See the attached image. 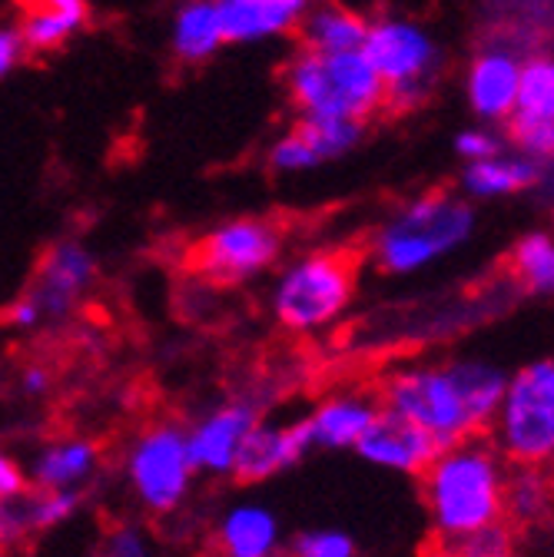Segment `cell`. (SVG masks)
Returning <instances> with one entry per match:
<instances>
[{
	"label": "cell",
	"instance_id": "603a6c76",
	"mask_svg": "<svg viewBox=\"0 0 554 557\" xmlns=\"http://www.w3.org/2000/svg\"><path fill=\"white\" fill-rule=\"evenodd\" d=\"M223 44L226 40H223V27H220V14L213 0H186L170 27L173 53L186 63H199L220 53Z\"/></svg>",
	"mask_w": 554,
	"mask_h": 557
},
{
	"label": "cell",
	"instance_id": "8fae6325",
	"mask_svg": "<svg viewBox=\"0 0 554 557\" xmlns=\"http://www.w3.org/2000/svg\"><path fill=\"white\" fill-rule=\"evenodd\" d=\"M521 47L512 37H498L484 44L465 74V97L471 113L484 123H505L515 110L518 97V77H521Z\"/></svg>",
	"mask_w": 554,
	"mask_h": 557
},
{
	"label": "cell",
	"instance_id": "ba28073f",
	"mask_svg": "<svg viewBox=\"0 0 554 557\" xmlns=\"http://www.w3.org/2000/svg\"><path fill=\"white\" fill-rule=\"evenodd\" d=\"M283 246L286 236L272 220L239 216L196 239L189 252V269L213 286H243L280 262Z\"/></svg>",
	"mask_w": 554,
	"mask_h": 557
},
{
	"label": "cell",
	"instance_id": "f1b7e54d",
	"mask_svg": "<svg viewBox=\"0 0 554 557\" xmlns=\"http://www.w3.org/2000/svg\"><path fill=\"white\" fill-rule=\"evenodd\" d=\"M24 502H27L30 531H50L81 511L84 495L81 492H37L34 498H24Z\"/></svg>",
	"mask_w": 554,
	"mask_h": 557
},
{
	"label": "cell",
	"instance_id": "d590c367",
	"mask_svg": "<svg viewBox=\"0 0 554 557\" xmlns=\"http://www.w3.org/2000/svg\"><path fill=\"white\" fill-rule=\"evenodd\" d=\"M44 322V315H40V309H37V302L30 299V296H21L14 306H11V312H8V325H14V329H21V332H30V329H37Z\"/></svg>",
	"mask_w": 554,
	"mask_h": 557
},
{
	"label": "cell",
	"instance_id": "ab89813d",
	"mask_svg": "<svg viewBox=\"0 0 554 557\" xmlns=\"http://www.w3.org/2000/svg\"><path fill=\"white\" fill-rule=\"evenodd\" d=\"M306 4H322V0H306Z\"/></svg>",
	"mask_w": 554,
	"mask_h": 557
},
{
	"label": "cell",
	"instance_id": "9c48e42d",
	"mask_svg": "<svg viewBox=\"0 0 554 557\" xmlns=\"http://www.w3.org/2000/svg\"><path fill=\"white\" fill-rule=\"evenodd\" d=\"M359 50L369 57L385 90L395 87L432 90L442 50L422 24H415L408 17H376L366 24V37Z\"/></svg>",
	"mask_w": 554,
	"mask_h": 557
},
{
	"label": "cell",
	"instance_id": "1f68e13d",
	"mask_svg": "<svg viewBox=\"0 0 554 557\" xmlns=\"http://www.w3.org/2000/svg\"><path fill=\"white\" fill-rule=\"evenodd\" d=\"M103 557H153L150 537L140 528H113L107 544H103Z\"/></svg>",
	"mask_w": 554,
	"mask_h": 557
},
{
	"label": "cell",
	"instance_id": "7c38bea8",
	"mask_svg": "<svg viewBox=\"0 0 554 557\" xmlns=\"http://www.w3.org/2000/svg\"><path fill=\"white\" fill-rule=\"evenodd\" d=\"M94 278H97V256L77 239H60L40 259L27 296L37 302L44 322L66 319L77 309V302L90 293Z\"/></svg>",
	"mask_w": 554,
	"mask_h": 557
},
{
	"label": "cell",
	"instance_id": "277c9868",
	"mask_svg": "<svg viewBox=\"0 0 554 557\" xmlns=\"http://www.w3.org/2000/svg\"><path fill=\"white\" fill-rule=\"evenodd\" d=\"M286 87L303 116H345L362 123L385 107V84L362 50H303L286 66Z\"/></svg>",
	"mask_w": 554,
	"mask_h": 557
},
{
	"label": "cell",
	"instance_id": "74e56055",
	"mask_svg": "<svg viewBox=\"0 0 554 557\" xmlns=\"http://www.w3.org/2000/svg\"><path fill=\"white\" fill-rule=\"evenodd\" d=\"M40 8H50V11L87 21V0H40Z\"/></svg>",
	"mask_w": 554,
	"mask_h": 557
},
{
	"label": "cell",
	"instance_id": "836d02e7",
	"mask_svg": "<svg viewBox=\"0 0 554 557\" xmlns=\"http://www.w3.org/2000/svg\"><path fill=\"white\" fill-rule=\"evenodd\" d=\"M27 531H30V521H27L24 495L14 502H0V541H17Z\"/></svg>",
	"mask_w": 554,
	"mask_h": 557
},
{
	"label": "cell",
	"instance_id": "ac0fdd59",
	"mask_svg": "<svg viewBox=\"0 0 554 557\" xmlns=\"http://www.w3.org/2000/svg\"><path fill=\"white\" fill-rule=\"evenodd\" d=\"M226 44H262L299 27L306 0H213Z\"/></svg>",
	"mask_w": 554,
	"mask_h": 557
},
{
	"label": "cell",
	"instance_id": "d4e9b609",
	"mask_svg": "<svg viewBox=\"0 0 554 557\" xmlns=\"http://www.w3.org/2000/svg\"><path fill=\"white\" fill-rule=\"evenodd\" d=\"M296 133L306 139V147L316 153L319 163H329L353 153L366 129L359 120H345V116H303Z\"/></svg>",
	"mask_w": 554,
	"mask_h": 557
},
{
	"label": "cell",
	"instance_id": "e0dca14e",
	"mask_svg": "<svg viewBox=\"0 0 554 557\" xmlns=\"http://www.w3.org/2000/svg\"><path fill=\"white\" fill-rule=\"evenodd\" d=\"M547 170H551V163H541L518 150H502L498 157L465 163L458 186H461L465 199H478V202L508 199V196L547 186Z\"/></svg>",
	"mask_w": 554,
	"mask_h": 557
},
{
	"label": "cell",
	"instance_id": "8d00e7d4",
	"mask_svg": "<svg viewBox=\"0 0 554 557\" xmlns=\"http://www.w3.org/2000/svg\"><path fill=\"white\" fill-rule=\"evenodd\" d=\"M50 388H53V379H50V372L44 366H27L21 372V392L27 398H44Z\"/></svg>",
	"mask_w": 554,
	"mask_h": 557
},
{
	"label": "cell",
	"instance_id": "4fadbf2b",
	"mask_svg": "<svg viewBox=\"0 0 554 557\" xmlns=\"http://www.w3.org/2000/svg\"><path fill=\"white\" fill-rule=\"evenodd\" d=\"M259 418L262 414L253 398H233L199 414L186 429V451L196 474H233L236 451Z\"/></svg>",
	"mask_w": 554,
	"mask_h": 557
},
{
	"label": "cell",
	"instance_id": "d6a6232c",
	"mask_svg": "<svg viewBox=\"0 0 554 557\" xmlns=\"http://www.w3.org/2000/svg\"><path fill=\"white\" fill-rule=\"evenodd\" d=\"M27 471L21 468V461L0 445V502H14L21 495H27Z\"/></svg>",
	"mask_w": 554,
	"mask_h": 557
},
{
	"label": "cell",
	"instance_id": "5b68a950",
	"mask_svg": "<svg viewBox=\"0 0 554 557\" xmlns=\"http://www.w3.org/2000/svg\"><path fill=\"white\" fill-rule=\"evenodd\" d=\"M356 299V262L345 252H306L283 265L269 296L286 332L316 335L335 325Z\"/></svg>",
	"mask_w": 554,
	"mask_h": 557
},
{
	"label": "cell",
	"instance_id": "484cf974",
	"mask_svg": "<svg viewBox=\"0 0 554 557\" xmlns=\"http://www.w3.org/2000/svg\"><path fill=\"white\" fill-rule=\"evenodd\" d=\"M81 27H84L81 17L60 14V11H50V8H37V11H30L24 17V24L17 30H21L24 47H30V50H53L66 37H74Z\"/></svg>",
	"mask_w": 554,
	"mask_h": 557
},
{
	"label": "cell",
	"instance_id": "30bf717a",
	"mask_svg": "<svg viewBox=\"0 0 554 557\" xmlns=\"http://www.w3.org/2000/svg\"><path fill=\"white\" fill-rule=\"evenodd\" d=\"M518 153L541 163L554 157V57L547 50H531L521 60L515 110L505 120Z\"/></svg>",
	"mask_w": 554,
	"mask_h": 557
},
{
	"label": "cell",
	"instance_id": "52a82bcc",
	"mask_svg": "<svg viewBox=\"0 0 554 557\" xmlns=\"http://www.w3.org/2000/svg\"><path fill=\"white\" fill-rule=\"evenodd\" d=\"M123 474L133 498L153 515H173L193 492L196 468L186 451V429L157 422L144 429L126 448Z\"/></svg>",
	"mask_w": 554,
	"mask_h": 557
},
{
	"label": "cell",
	"instance_id": "7a4b0ae2",
	"mask_svg": "<svg viewBox=\"0 0 554 557\" xmlns=\"http://www.w3.org/2000/svg\"><path fill=\"white\" fill-rule=\"evenodd\" d=\"M419 478L432 534L442 544L502 521L508 461L489 435H471L439 448Z\"/></svg>",
	"mask_w": 554,
	"mask_h": 557
},
{
	"label": "cell",
	"instance_id": "4dcf8cb0",
	"mask_svg": "<svg viewBox=\"0 0 554 557\" xmlns=\"http://www.w3.org/2000/svg\"><path fill=\"white\" fill-rule=\"evenodd\" d=\"M505 150V139L492 129V126H468L455 136V153L465 160V163H475V160H489V157H498Z\"/></svg>",
	"mask_w": 554,
	"mask_h": 557
},
{
	"label": "cell",
	"instance_id": "ffe728a7",
	"mask_svg": "<svg viewBox=\"0 0 554 557\" xmlns=\"http://www.w3.org/2000/svg\"><path fill=\"white\" fill-rule=\"evenodd\" d=\"M100 451L87 438H53L47 442L34 465L27 481H34L37 492H81L97 478Z\"/></svg>",
	"mask_w": 554,
	"mask_h": 557
},
{
	"label": "cell",
	"instance_id": "3957f363",
	"mask_svg": "<svg viewBox=\"0 0 554 557\" xmlns=\"http://www.w3.org/2000/svg\"><path fill=\"white\" fill-rule=\"evenodd\" d=\"M475 230L478 213L465 196L422 193L376 233L372 259L385 275H415L468 246Z\"/></svg>",
	"mask_w": 554,
	"mask_h": 557
},
{
	"label": "cell",
	"instance_id": "9a60e30c",
	"mask_svg": "<svg viewBox=\"0 0 554 557\" xmlns=\"http://www.w3.org/2000/svg\"><path fill=\"white\" fill-rule=\"evenodd\" d=\"M309 438L299 422H269V418H259V422L246 432L236 461H233V478L243 484H262L275 474H283L290 468H296L306 455H309Z\"/></svg>",
	"mask_w": 554,
	"mask_h": 557
},
{
	"label": "cell",
	"instance_id": "2e32d148",
	"mask_svg": "<svg viewBox=\"0 0 554 557\" xmlns=\"http://www.w3.org/2000/svg\"><path fill=\"white\" fill-rule=\"evenodd\" d=\"M379 401L366 392H338L322 398L306 418L303 429L309 438V448L322 451H349L359 445L366 429L372 425V418L379 414Z\"/></svg>",
	"mask_w": 554,
	"mask_h": 557
},
{
	"label": "cell",
	"instance_id": "e575fe53",
	"mask_svg": "<svg viewBox=\"0 0 554 557\" xmlns=\"http://www.w3.org/2000/svg\"><path fill=\"white\" fill-rule=\"evenodd\" d=\"M24 40H21V30L17 27H0V81H4L11 70L21 63L24 57Z\"/></svg>",
	"mask_w": 554,
	"mask_h": 557
},
{
	"label": "cell",
	"instance_id": "83f0119b",
	"mask_svg": "<svg viewBox=\"0 0 554 557\" xmlns=\"http://www.w3.org/2000/svg\"><path fill=\"white\" fill-rule=\"evenodd\" d=\"M293 557H359V544L342 528H309L293 534L290 541Z\"/></svg>",
	"mask_w": 554,
	"mask_h": 557
},
{
	"label": "cell",
	"instance_id": "d6986e66",
	"mask_svg": "<svg viewBox=\"0 0 554 557\" xmlns=\"http://www.w3.org/2000/svg\"><path fill=\"white\" fill-rule=\"evenodd\" d=\"M217 544L223 557H280L283 521L262 502H239L223 511Z\"/></svg>",
	"mask_w": 554,
	"mask_h": 557
},
{
	"label": "cell",
	"instance_id": "7402d4cb",
	"mask_svg": "<svg viewBox=\"0 0 554 557\" xmlns=\"http://www.w3.org/2000/svg\"><path fill=\"white\" fill-rule=\"evenodd\" d=\"M551 515V474L538 465H508L502 518L515 528H538Z\"/></svg>",
	"mask_w": 554,
	"mask_h": 557
},
{
	"label": "cell",
	"instance_id": "4316f807",
	"mask_svg": "<svg viewBox=\"0 0 554 557\" xmlns=\"http://www.w3.org/2000/svg\"><path fill=\"white\" fill-rule=\"evenodd\" d=\"M455 557H518V531L502 518L448 544Z\"/></svg>",
	"mask_w": 554,
	"mask_h": 557
},
{
	"label": "cell",
	"instance_id": "8992f818",
	"mask_svg": "<svg viewBox=\"0 0 554 557\" xmlns=\"http://www.w3.org/2000/svg\"><path fill=\"white\" fill-rule=\"evenodd\" d=\"M492 445L508 465L547 468L554 458V362L547 356L508 372L492 422Z\"/></svg>",
	"mask_w": 554,
	"mask_h": 557
},
{
	"label": "cell",
	"instance_id": "f35d334b",
	"mask_svg": "<svg viewBox=\"0 0 554 557\" xmlns=\"http://www.w3.org/2000/svg\"><path fill=\"white\" fill-rule=\"evenodd\" d=\"M422 557H455V554H452V547H448V544H442V547H432V550H426Z\"/></svg>",
	"mask_w": 554,
	"mask_h": 557
},
{
	"label": "cell",
	"instance_id": "44dd1931",
	"mask_svg": "<svg viewBox=\"0 0 554 557\" xmlns=\"http://www.w3.org/2000/svg\"><path fill=\"white\" fill-rule=\"evenodd\" d=\"M366 17L332 4V0H322V4H309L303 21H299V37H303V50L309 53H342V50H359L362 37H366Z\"/></svg>",
	"mask_w": 554,
	"mask_h": 557
},
{
	"label": "cell",
	"instance_id": "5bb4252c",
	"mask_svg": "<svg viewBox=\"0 0 554 557\" xmlns=\"http://www.w3.org/2000/svg\"><path fill=\"white\" fill-rule=\"evenodd\" d=\"M353 451L372 468L419 478L429 468V461L439 455V442L415 422H408V418L379 408V414L372 418V425L366 429V435Z\"/></svg>",
	"mask_w": 554,
	"mask_h": 557
},
{
	"label": "cell",
	"instance_id": "cb8c5ba5",
	"mask_svg": "<svg viewBox=\"0 0 554 557\" xmlns=\"http://www.w3.org/2000/svg\"><path fill=\"white\" fill-rule=\"evenodd\" d=\"M512 272L528 296L551 299V293H554V236L547 230L525 233L512 249Z\"/></svg>",
	"mask_w": 554,
	"mask_h": 557
},
{
	"label": "cell",
	"instance_id": "f546056e",
	"mask_svg": "<svg viewBox=\"0 0 554 557\" xmlns=\"http://www.w3.org/2000/svg\"><path fill=\"white\" fill-rule=\"evenodd\" d=\"M269 166H272V170H280V173H306V170H316L319 160H316V153L306 147V139L293 129V133L280 136V139L272 144V150H269Z\"/></svg>",
	"mask_w": 554,
	"mask_h": 557
},
{
	"label": "cell",
	"instance_id": "6da1fadb",
	"mask_svg": "<svg viewBox=\"0 0 554 557\" xmlns=\"http://www.w3.org/2000/svg\"><path fill=\"white\" fill-rule=\"evenodd\" d=\"M508 369L484 356L408 362L382 382V408L429 432L439 448L492 429Z\"/></svg>",
	"mask_w": 554,
	"mask_h": 557
}]
</instances>
